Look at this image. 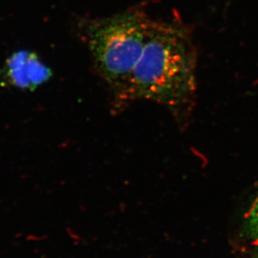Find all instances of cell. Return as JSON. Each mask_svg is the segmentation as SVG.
<instances>
[{"mask_svg": "<svg viewBox=\"0 0 258 258\" xmlns=\"http://www.w3.org/2000/svg\"><path fill=\"white\" fill-rule=\"evenodd\" d=\"M245 227L249 239L258 246V194L246 214Z\"/></svg>", "mask_w": 258, "mask_h": 258, "instance_id": "277c9868", "label": "cell"}, {"mask_svg": "<svg viewBox=\"0 0 258 258\" xmlns=\"http://www.w3.org/2000/svg\"><path fill=\"white\" fill-rule=\"evenodd\" d=\"M5 76L11 86L34 90L50 78L51 71L36 54L20 51L13 54L8 59Z\"/></svg>", "mask_w": 258, "mask_h": 258, "instance_id": "3957f363", "label": "cell"}, {"mask_svg": "<svg viewBox=\"0 0 258 258\" xmlns=\"http://www.w3.org/2000/svg\"><path fill=\"white\" fill-rule=\"evenodd\" d=\"M153 20L140 8H132L93 20L86 27V42L95 68L117 100H128L132 73Z\"/></svg>", "mask_w": 258, "mask_h": 258, "instance_id": "7a4b0ae2", "label": "cell"}, {"mask_svg": "<svg viewBox=\"0 0 258 258\" xmlns=\"http://www.w3.org/2000/svg\"><path fill=\"white\" fill-rule=\"evenodd\" d=\"M198 56L192 34L180 20H153L132 73L128 100L145 99L180 113L197 92Z\"/></svg>", "mask_w": 258, "mask_h": 258, "instance_id": "6da1fadb", "label": "cell"}]
</instances>
